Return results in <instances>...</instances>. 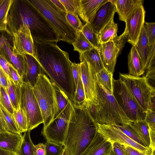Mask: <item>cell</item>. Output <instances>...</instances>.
Returning a JSON list of instances; mask_svg holds the SVG:
<instances>
[{
	"label": "cell",
	"instance_id": "cell-6",
	"mask_svg": "<svg viewBox=\"0 0 155 155\" xmlns=\"http://www.w3.org/2000/svg\"><path fill=\"white\" fill-rule=\"evenodd\" d=\"M113 95L131 122L144 120V111L120 79H112Z\"/></svg>",
	"mask_w": 155,
	"mask_h": 155
},
{
	"label": "cell",
	"instance_id": "cell-11",
	"mask_svg": "<svg viewBox=\"0 0 155 155\" xmlns=\"http://www.w3.org/2000/svg\"><path fill=\"white\" fill-rule=\"evenodd\" d=\"M69 123V119L58 114L47 126L43 127L41 134L46 141L64 146Z\"/></svg>",
	"mask_w": 155,
	"mask_h": 155
},
{
	"label": "cell",
	"instance_id": "cell-26",
	"mask_svg": "<svg viewBox=\"0 0 155 155\" xmlns=\"http://www.w3.org/2000/svg\"><path fill=\"white\" fill-rule=\"evenodd\" d=\"M118 26L112 19L100 31L98 34L100 43L104 44L112 41L117 36Z\"/></svg>",
	"mask_w": 155,
	"mask_h": 155
},
{
	"label": "cell",
	"instance_id": "cell-1",
	"mask_svg": "<svg viewBox=\"0 0 155 155\" xmlns=\"http://www.w3.org/2000/svg\"><path fill=\"white\" fill-rule=\"evenodd\" d=\"M36 59L52 83L72 102L75 86L68 53L54 42L34 40Z\"/></svg>",
	"mask_w": 155,
	"mask_h": 155
},
{
	"label": "cell",
	"instance_id": "cell-18",
	"mask_svg": "<svg viewBox=\"0 0 155 155\" xmlns=\"http://www.w3.org/2000/svg\"><path fill=\"white\" fill-rule=\"evenodd\" d=\"M108 1V0H81L78 16L86 23L91 24L98 9Z\"/></svg>",
	"mask_w": 155,
	"mask_h": 155
},
{
	"label": "cell",
	"instance_id": "cell-29",
	"mask_svg": "<svg viewBox=\"0 0 155 155\" xmlns=\"http://www.w3.org/2000/svg\"><path fill=\"white\" fill-rule=\"evenodd\" d=\"M13 0H2L0 3V31L12 36L7 27L8 16Z\"/></svg>",
	"mask_w": 155,
	"mask_h": 155
},
{
	"label": "cell",
	"instance_id": "cell-57",
	"mask_svg": "<svg viewBox=\"0 0 155 155\" xmlns=\"http://www.w3.org/2000/svg\"><path fill=\"white\" fill-rule=\"evenodd\" d=\"M0 155H18L13 152L5 150L0 148Z\"/></svg>",
	"mask_w": 155,
	"mask_h": 155
},
{
	"label": "cell",
	"instance_id": "cell-34",
	"mask_svg": "<svg viewBox=\"0 0 155 155\" xmlns=\"http://www.w3.org/2000/svg\"><path fill=\"white\" fill-rule=\"evenodd\" d=\"M13 116L19 132L21 133L27 130V121L26 115L22 108L14 109Z\"/></svg>",
	"mask_w": 155,
	"mask_h": 155
},
{
	"label": "cell",
	"instance_id": "cell-17",
	"mask_svg": "<svg viewBox=\"0 0 155 155\" xmlns=\"http://www.w3.org/2000/svg\"><path fill=\"white\" fill-rule=\"evenodd\" d=\"M112 149V143L97 132L81 155H109Z\"/></svg>",
	"mask_w": 155,
	"mask_h": 155
},
{
	"label": "cell",
	"instance_id": "cell-41",
	"mask_svg": "<svg viewBox=\"0 0 155 155\" xmlns=\"http://www.w3.org/2000/svg\"><path fill=\"white\" fill-rule=\"evenodd\" d=\"M143 27L146 32L148 45L150 46L155 42V23L145 21Z\"/></svg>",
	"mask_w": 155,
	"mask_h": 155
},
{
	"label": "cell",
	"instance_id": "cell-2",
	"mask_svg": "<svg viewBox=\"0 0 155 155\" xmlns=\"http://www.w3.org/2000/svg\"><path fill=\"white\" fill-rule=\"evenodd\" d=\"M97 129V122L84 105L73 104L64 145L69 155H81L95 136Z\"/></svg>",
	"mask_w": 155,
	"mask_h": 155
},
{
	"label": "cell",
	"instance_id": "cell-8",
	"mask_svg": "<svg viewBox=\"0 0 155 155\" xmlns=\"http://www.w3.org/2000/svg\"><path fill=\"white\" fill-rule=\"evenodd\" d=\"M20 107L27 119V130H31L43 123L40 109L34 95L33 87L23 81L20 87Z\"/></svg>",
	"mask_w": 155,
	"mask_h": 155
},
{
	"label": "cell",
	"instance_id": "cell-59",
	"mask_svg": "<svg viewBox=\"0 0 155 155\" xmlns=\"http://www.w3.org/2000/svg\"><path fill=\"white\" fill-rule=\"evenodd\" d=\"M2 0H0V3H1V2L2 1Z\"/></svg>",
	"mask_w": 155,
	"mask_h": 155
},
{
	"label": "cell",
	"instance_id": "cell-53",
	"mask_svg": "<svg viewBox=\"0 0 155 155\" xmlns=\"http://www.w3.org/2000/svg\"><path fill=\"white\" fill-rule=\"evenodd\" d=\"M35 155H46L44 144L40 143L35 145Z\"/></svg>",
	"mask_w": 155,
	"mask_h": 155
},
{
	"label": "cell",
	"instance_id": "cell-37",
	"mask_svg": "<svg viewBox=\"0 0 155 155\" xmlns=\"http://www.w3.org/2000/svg\"><path fill=\"white\" fill-rule=\"evenodd\" d=\"M112 125L135 142L142 146L146 147L137 134L128 125L126 126Z\"/></svg>",
	"mask_w": 155,
	"mask_h": 155
},
{
	"label": "cell",
	"instance_id": "cell-28",
	"mask_svg": "<svg viewBox=\"0 0 155 155\" xmlns=\"http://www.w3.org/2000/svg\"><path fill=\"white\" fill-rule=\"evenodd\" d=\"M8 87L7 91L14 109L17 110L20 107V87L16 85L7 75Z\"/></svg>",
	"mask_w": 155,
	"mask_h": 155
},
{
	"label": "cell",
	"instance_id": "cell-36",
	"mask_svg": "<svg viewBox=\"0 0 155 155\" xmlns=\"http://www.w3.org/2000/svg\"><path fill=\"white\" fill-rule=\"evenodd\" d=\"M0 106L3 114L6 125L8 131L14 133H21L18 130L13 115L10 113L1 104H0Z\"/></svg>",
	"mask_w": 155,
	"mask_h": 155
},
{
	"label": "cell",
	"instance_id": "cell-3",
	"mask_svg": "<svg viewBox=\"0 0 155 155\" xmlns=\"http://www.w3.org/2000/svg\"><path fill=\"white\" fill-rule=\"evenodd\" d=\"M95 80L98 104L85 102L84 104L91 115L99 124L128 125L131 122L114 95Z\"/></svg>",
	"mask_w": 155,
	"mask_h": 155
},
{
	"label": "cell",
	"instance_id": "cell-7",
	"mask_svg": "<svg viewBox=\"0 0 155 155\" xmlns=\"http://www.w3.org/2000/svg\"><path fill=\"white\" fill-rule=\"evenodd\" d=\"M119 79L144 111L146 112L149 109L151 110V98L155 94V89L150 85L145 78L120 73Z\"/></svg>",
	"mask_w": 155,
	"mask_h": 155
},
{
	"label": "cell",
	"instance_id": "cell-31",
	"mask_svg": "<svg viewBox=\"0 0 155 155\" xmlns=\"http://www.w3.org/2000/svg\"><path fill=\"white\" fill-rule=\"evenodd\" d=\"M113 74L104 68L96 74L95 79L113 94L112 79Z\"/></svg>",
	"mask_w": 155,
	"mask_h": 155
},
{
	"label": "cell",
	"instance_id": "cell-35",
	"mask_svg": "<svg viewBox=\"0 0 155 155\" xmlns=\"http://www.w3.org/2000/svg\"><path fill=\"white\" fill-rule=\"evenodd\" d=\"M85 101V95L80 71L77 85L72 102L75 105L81 106L84 104Z\"/></svg>",
	"mask_w": 155,
	"mask_h": 155
},
{
	"label": "cell",
	"instance_id": "cell-56",
	"mask_svg": "<svg viewBox=\"0 0 155 155\" xmlns=\"http://www.w3.org/2000/svg\"><path fill=\"white\" fill-rule=\"evenodd\" d=\"M50 0L58 9L66 13V11L64 7L59 0Z\"/></svg>",
	"mask_w": 155,
	"mask_h": 155
},
{
	"label": "cell",
	"instance_id": "cell-40",
	"mask_svg": "<svg viewBox=\"0 0 155 155\" xmlns=\"http://www.w3.org/2000/svg\"><path fill=\"white\" fill-rule=\"evenodd\" d=\"M66 17L68 23L77 33L81 31L83 25L77 15L67 12Z\"/></svg>",
	"mask_w": 155,
	"mask_h": 155
},
{
	"label": "cell",
	"instance_id": "cell-15",
	"mask_svg": "<svg viewBox=\"0 0 155 155\" xmlns=\"http://www.w3.org/2000/svg\"><path fill=\"white\" fill-rule=\"evenodd\" d=\"M23 56L25 65V71L23 81L29 83L32 87L36 84L38 75L44 74V72L39 63L31 55L25 54Z\"/></svg>",
	"mask_w": 155,
	"mask_h": 155
},
{
	"label": "cell",
	"instance_id": "cell-12",
	"mask_svg": "<svg viewBox=\"0 0 155 155\" xmlns=\"http://www.w3.org/2000/svg\"><path fill=\"white\" fill-rule=\"evenodd\" d=\"M145 11L143 4L137 6L127 19L125 30L127 33V42L135 45L145 22Z\"/></svg>",
	"mask_w": 155,
	"mask_h": 155
},
{
	"label": "cell",
	"instance_id": "cell-9",
	"mask_svg": "<svg viewBox=\"0 0 155 155\" xmlns=\"http://www.w3.org/2000/svg\"><path fill=\"white\" fill-rule=\"evenodd\" d=\"M11 33L13 37V53L21 56L28 54L36 58L34 40L28 26L23 24Z\"/></svg>",
	"mask_w": 155,
	"mask_h": 155
},
{
	"label": "cell",
	"instance_id": "cell-4",
	"mask_svg": "<svg viewBox=\"0 0 155 155\" xmlns=\"http://www.w3.org/2000/svg\"><path fill=\"white\" fill-rule=\"evenodd\" d=\"M48 22L61 40L72 44L77 37V32L67 21L66 15L50 0H27Z\"/></svg>",
	"mask_w": 155,
	"mask_h": 155
},
{
	"label": "cell",
	"instance_id": "cell-54",
	"mask_svg": "<svg viewBox=\"0 0 155 155\" xmlns=\"http://www.w3.org/2000/svg\"><path fill=\"white\" fill-rule=\"evenodd\" d=\"M8 131L5 122L3 114L0 106V132Z\"/></svg>",
	"mask_w": 155,
	"mask_h": 155
},
{
	"label": "cell",
	"instance_id": "cell-38",
	"mask_svg": "<svg viewBox=\"0 0 155 155\" xmlns=\"http://www.w3.org/2000/svg\"><path fill=\"white\" fill-rule=\"evenodd\" d=\"M0 104L10 113L13 115L14 109L7 90L0 85Z\"/></svg>",
	"mask_w": 155,
	"mask_h": 155
},
{
	"label": "cell",
	"instance_id": "cell-48",
	"mask_svg": "<svg viewBox=\"0 0 155 155\" xmlns=\"http://www.w3.org/2000/svg\"><path fill=\"white\" fill-rule=\"evenodd\" d=\"M146 74L144 77L150 85L155 88V67L150 68L146 71Z\"/></svg>",
	"mask_w": 155,
	"mask_h": 155
},
{
	"label": "cell",
	"instance_id": "cell-39",
	"mask_svg": "<svg viewBox=\"0 0 155 155\" xmlns=\"http://www.w3.org/2000/svg\"><path fill=\"white\" fill-rule=\"evenodd\" d=\"M64 7L66 12L78 15L80 9L81 0H59Z\"/></svg>",
	"mask_w": 155,
	"mask_h": 155
},
{
	"label": "cell",
	"instance_id": "cell-21",
	"mask_svg": "<svg viewBox=\"0 0 155 155\" xmlns=\"http://www.w3.org/2000/svg\"><path fill=\"white\" fill-rule=\"evenodd\" d=\"M79 54L80 62H87L95 74L104 68L100 55V48H94Z\"/></svg>",
	"mask_w": 155,
	"mask_h": 155
},
{
	"label": "cell",
	"instance_id": "cell-5",
	"mask_svg": "<svg viewBox=\"0 0 155 155\" xmlns=\"http://www.w3.org/2000/svg\"><path fill=\"white\" fill-rule=\"evenodd\" d=\"M33 91L40 109L43 120V127H45L59 113L54 85L45 74H39L33 87Z\"/></svg>",
	"mask_w": 155,
	"mask_h": 155
},
{
	"label": "cell",
	"instance_id": "cell-27",
	"mask_svg": "<svg viewBox=\"0 0 155 155\" xmlns=\"http://www.w3.org/2000/svg\"><path fill=\"white\" fill-rule=\"evenodd\" d=\"M137 51L142 59L144 67L150 46L148 45V41L144 29L143 27L140 32L138 41L135 45Z\"/></svg>",
	"mask_w": 155,
	"mask_h": 155
},
{
	"label": "cell",
	"instance_id": "cell-46",
	"mask_svg": "<svg viewBox=\"0 0 155 155\" xmlns=\"http://www.w3.org/2000/svg\"><path fill=\"white\" fill-rule=\"evenodd\" d=\"M11 65L12 64L9 62L6 58L2 49V50L0 51V66L7 75L10 78L11 76L9 71V66Z\"/></svg>",
	"mask_w": 155,
	"mask_h": 155
},
{
	"label": "cell",
	"instance_id": "cell-24",
	"mask_svg": "<svg viewBox=\"0 0 155 155\" xmlns=\"http://www.w3.org/2000/svg\"><path fill=\"white\" fill-rule=\"evenodd\" d=\"M55 88L58 105L59 108L58 114H61L68 119L73 108V104L64 93L53 84Z\"/></svg>",
	"mask_w": 155,
	"mask_h": 155
},
{
	"label": "cell",
	"instance_id": "cell-23",
	"mask_svg": "<svg viewBox=\"0 0 155 155\" xmlns=\"http://www.w3.org/2000/svg\"><path fill=\"white\" fill-rule=\"evenodd\" d=\"M12 47L11 45H5L3 48L4 54L8 61L16 69L23 79L25 71V61L22 56L13 53Z\"/></svg>",
	"mask_w": 155,
	"mask_h": 155
},
{
	"label": "cell",
	"instance_id": "cell-10",
	"mask_svg": "<svg viewBox=\"0 0 155 155\" xmlns=\"http://www.w3.org/2000/svg\"><path fill=\"white\" fill-rule=\"evenodd\" d=\"M97 132L111 143L118 142L131 147L138 150L151 155L152 149L145 147L135 142L113 125L100 124L97 123Z\"/></svg>",
	"mask_w": 155,
	"mask_h": 155
},
{
	"label": "cell",
	"instance_id": "cell-25",
	"mask_svg": "<svg viewBox=\"0 0 155 155\" xmlns=\"http://www.w3.org/2000/svg\"><path fill=\"white\" fill-rule=\"evenodd\" d=\"M128 125L137 134L145 146L150 148L149 127L145 120L131 122Z\"/></svg>",
	"mask_w": 155,
	"mask_h": 155
},
{
	"label": "cell",
	"instance_id": "cell-52",
	"mask_svg": "<svg viewBox=\"0 0 155 155\" xmlns=\"http://www.w3.org/2000/svg\"><path fill=\"white\" fill-rule=\"evenodd\" d=\"M5 32L0 31V51H2L5 45H11L8 38L5 34Z\"/></svg>",
	"mask_w": 155,
	"mask_h": 155
},
{
	"label": "cell",
	"instance_id": "cell-19",
	"mask_svg": "<svg viewBox=\"0 0 155 155\" xmlns=\"http://www.w3.org/2000/svg\"><path fill=\"white\" fill-rule=\"evenodd\" d=\"M21 133L0 132V148L18 154L22 140Z\"/></svg>",
	"mask_w": 155,
	"mask_h": 155
},
{
	"label": "cell",
	"instance_id": "cell-16",
	"mask_svg": "<svg viewBox=\"0 0 155 155\" xmlns=\"http://www.w3.org/2000/svg\"><path fill=\"white\" fill-rule=\"evenodd\" d=\"M100 53L104 68L113 74L119 52L113 41L101 44Z\"/></svg>",
	"mask_w": 155,
	"mask_h": 155
},
{
	"label": "cell",
	"instance_id": "cell-42",
	"mask_svg": "<svg viewBox=\"0 0 155 155\" xmlns=\"http://www.w3.org/2000/svg\"><path fill=\"white\" fill-rule=\"evenodd\" d=\"M44 144L46 155H61L64 148L62 145L49 142Z\"/></svg>",
	"mask_w": 155,
	"mask_h": 155
},
{
	"label": "cell",
	"instance_id": "cell-58",
	"mask_svg": "<svg viewBox=\"0 0 155 155\" xmlns=\"http://www.w3.org/2000/svg\"><path fill=\"white\" fill-rule=\"evenodd\" d=\"M61 155H69L66 148L64 147L62 151Z\"/></svg>",
	"mask_w": 155,
	"mask_h": 155
},
{
	"label": "cell",
	"instance_id": "cell-33",
	"mask_svg": "<svg viewBox=\"0 0 155 155\" xmlns=\"http://www.w3.org/2000/svg\"><path fill=\"white\" fill-rule=\"evenodd\" d=\"M81 31L95 48H100L101 44L99 40L98 35L94 31L89 23H86L83 25Z\"/></svg>",
	"mask_w": 155,
	"mask_h": 155
},
{
	"label": "cell",
	"instance_id": "cell-50",
	"mask_svg": "<svg viewBox=\"0 0 155 155\" xmlns=\"http://www.w3.org/2000/svg\"><path fill=\"white\" fill-rule=\"evenodd\" d=\"M121 144L124 149L126 155H147L131 147Z\"/></svg>",
	"mask_w": 155,
	"mask_h": 155
},
{
	"label": "cell",
	"instance_id": "cell-22",
	"mask_svg": "<svg viewBox=\"0 0 155 155\" xmlns=\"http://www.w3.org/2000/svg\"><path fill=\"white\" fill-rule=\"evenodd\" d=\"M128 74L130 76L140 77L145 72L142 60L135 45H132L128 54Z\"/></svg>",
	"mask_w": 155,
	"mask_h": 155
},
{
	"label": "cell",
	"instance_id": "cell-20",
	"mask_svg": "<svg viewBox=\"0 0 155 155\" xmlns=\"http://www.w3.org/2000/svg\"><path fill=\"white\" fill-rule=\"evenodd\" d=\"M116 7L120 20L126 22L127 18L137 6L143 4V0H109Z\"/></svg>",
	"mask_w": 155,
	"mask_h": 155
},
{
	"label": "cell",
	"instance_id": "cell-13",
	"mask_svg": "<svg viewBox=\"0 0 155 155\" xmlns=\"http://www.w3.org/2000/svg\"><path fill=\"white\" fill-rule=\"evenodd\" d=\"M80 73L83 86L85 101L96 105L98 104L94 74L85 61L80 62Z\"/></svg>",
	"mask_w": 155,
	"mask_h": 155
},
{
	"label": "cell",
	"instance_id": "cell-51",
	"mask_svg": "<svg viewBox=\"0 0 155 155\" xmlns=\"http://www.w3.org/2000/svg\"><path fill=\"white\" fill-rule=\"evenodd\" d=\"M0 85L7 90L8 87L7 75L0 66Z\"/></svg>",
	"mask_w": 155,
	"mask_h": 155
},
{
	"label": "cell",
	"instance_id": "cell-30",
	"mask_svg": "<svg viewBox=\"0 0 155 155\" xmlns=\"http://www.w3.org/2000/svg\"><path fill=\"white\" fill-rule=\"evenodd\" d=\"M31 130L24 132L21 143L18 153V155H35V145L31 139Z\"/></svg>",
	"mask_w": 155,
	"mask_h": 155
},
{
	"label": "cell",
	"instance_id": "cell-32",
	"mask_svg": "<svg viewBox=\"0 0 155 155\" xmlns=\"http://www.w3.org/2000/svg\"><path fill=\"white\" fill-rule=\"evenodd\" d=\"M72 44L74 50L78 52L79 53H83L95 48L81 31L77 33L76 38Z\"/></svg>",
	"mask_w": 155,
	"mask_h": 155
},
{
	"label": "cell",
	"instance_id": "cell-44",
	"mask_svg": "<svg viewBox=\"0 0 155 155\" xmlns=\"http://www.w3.org/2000/svg\"><path fill=\"white\" fill-rule=\"evenodd\" d=\"M144 120L148 124L149 129L155 130V111L148 109L146 112Z\"/></svg>",
	"mask_w": 155,
	"mask_h": 155
},
{
	"label": "cell",
	"instance_id": "cell-55",
	"mask_svg": "<svg viewBox=\"0 0 155 155\" xmlns=\"http://www.w3.org/2000/svg\"><path fill=\"white\" fill-rule=\"evenodd\" d=\"M149 134L150 140V147L152 150H155V130H152L149 129Z\"/></svg>",
	"mask_w": 155,
	"mask_h": 155
},
{
	"label": "cell",
	"instance_id": "cell-14",
	"mask_svg": "<svg viewBox=\"0 0 155 155\" xmlns=\"http://www.w3.org/2000/svg\"><path fill=\"white\" fill-rule=\"evenodd\" d=\"M116 12L115 5L109 1L105 3L98 9L91 24V27L98 35L101 30L112 19Z\"/></svg>",
	"mask_w": 155,
	"mask_h": 155
},
{
	"label": "cell",
	"instance_id": "cell-45",
	"mask_svg": "<svg viewBox=\"0 0 155 155\" xmlns=\"http://www.w3.org/2000/svg\"><path fill=\"white\" fill-rule=\"evenodd\" d=\"M9 71L11 76V78L16 85L20 87L23 81L17 71L12 65L9 66Z\"/></svg>",
	"mask_w": 155,
	"mask_h": 155
},
{
	"label": "cell",
	"instance_id": "cell-47",
	"mask_svg": "<svg viewBox=\"0 0 155 155\" xmlns=\"http://www.w3.org/2000/svg\"><path fill=\"white\" fill-rule=\"evenodd\" d=\"M112 143V149L109 155H126L121 144L117 142Z\"/></svg>",
	"mask_w": 155,
	"mask_h": 155
},
{
	"label": "cell",
	"instance_id": "cell-49",
	"mask_svg": "<svg viewBox=\"0 0 155 155\" xmlns=\"http://www.w3.org/2000/svg\"><path fill=\"white\" fill-rule=\"evenodd\" d=\"M73 75L74 80L75 89L77 87L80 71V64L72 63L71 64Z\"/></svg>",
	"mask_w": 155,
	"mask_h": 155
},
{
	"label": "cell",
	"instance_id": "cell-43",
	"mask_svg": "<svg viewBox=\"0 0 155 155\" xmlns=\"http://www.w3.org/2000/svg\"><path fill=\"white\" fill-rule=\"evenodd\" d=\"M127 33L125 30H124V32L121 35L117 36L112 40L115 46L118 49L119 54L121 53L125 44L127 41Z\"/></svg>",
	"mask_w": 155,
	"mask_h": 155
}]
</instances>
